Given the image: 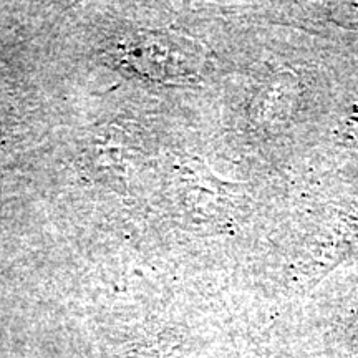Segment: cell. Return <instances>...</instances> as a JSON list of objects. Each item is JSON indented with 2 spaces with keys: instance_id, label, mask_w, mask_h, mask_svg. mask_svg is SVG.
<instances>
[]
</instances>
